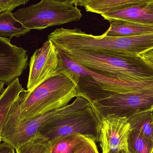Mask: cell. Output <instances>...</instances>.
I'll return each mask as SVG.
<instances>
[{
    "instance_id": "obj_29",
    "label": "cell",
    "mask_w": 153,
    "mask_h": 153,
    "mask_svg": "<svg viewBox=\"0 0 153 153\" xmlns=\"http://www.w3.org/2000/svg\"><path fill=\"white\" fill-rule=\"evenodd\" d=\"M152 109H153V108H152Z\"/></svg>"
},
{
    "instance_id": "obj_4",
    "label": "cell",
    "mask_w": 153,
    "mask_h": 153,
    "mask_svg": "<svg viewBox=\"0 0 153 153\" xmlns=\"http://www.w3.org/2000/svg\"><path fill=\"white\" fill-rule=\"evenodd\" d=\"M100 123L91 103L56 114L45 121L39 134L50 142L64 136L80 134L99 142Z\"/></svg>"
},
{
    "instance_id": "obj_24",
    "label": "cell",
    "mask_w": 153,
    "mask_h": 153,
    "mask_svg": "<svg viewBox=\"0 0 153 153\" xmlns=\"http://www.w3.org/2000/svg\"><path fill=\"white\" fill-rule=\"evenodd\" d=\"M55 2L60 3L62 4H74L76 6L78 0H48Z\"/></svg>"
},
{
    "instance_id": "obj_5",
    "label": "cell",
    "mask_w": 153,
    "mask_h": 153,
    "mask_svg": "<svg viewBox=\"0 0 153 153\" xmlns=\"http://www.w3.org/2000/svg\"><path fill=\"white\" fill-rule=\"evenodd\" d=\"M25 27L41 30L48 27L77 21L82 17L81 11L71 4H62L42 0L36 4L22 8L13 13Z\"/></svg>"
},
{
    "instance_id": "obj_2",
    "label": "cell",
    "mask_w": 153,
    "mask_h": 153,
    "mask_svg": "<svg viewBox=\"0 0 153 153\" xmlns=\"http://www.w3.org/2000/svg\"><path fill=\"white\" fill-rule=\"evenodd\" d=\"M59 51L87 70L107 77L124 80L153 79V67L139 56L122 58L72 50Z\"/></svg>"
},
{
    "instance_id": "obj_12",
    "label": "cell",
    "mask_w": 153,
    "mask_h": 153,
    "mask_svg": "<svg viewBox=\"0 0 153 153\" xmlns=\"http://www.w3.org/2000/svg\"><path fill=\"white\" fill-rule=\"evenodd\" d=\"M108 21L110 26L104 33L110 36H129L153 33V26L122 20Z\"/></svg>"
},
{
    "instance_id": "obj_26",
    "label": "cell",
    "mask_w": 153,
    "mask_h": 153,
    "mask_svg": "<svg viewBox=\"0 0 153 153\" xmlns=\"http://www.w3.org/2000/svg\"><path fill=\"white\" fill-rule=\"evenodd\" d=\"M89 1V0H78V2H77L76 6L80 5V6H82V4H83L84 3H85V2L87 1Z\"/></svg>"
},
{
    "instance_id": "obj_8",
    "label": "cell",
    "mask_w": 153,
    "mask_h": 153,
    "mask_svg": "<svg viewBox=\"0 0 153 153\" xmlns=\"http://www.w3.org/2000/svg\"><path fill=\"white\" fill-rule=\"evenodd\" d=\"M27 92L33 91L42 83L65 71L60 53L51 40L46 41L30 58Z\"/></svg>"
},
{
    "instance_id": "obj_22",
    "label": "cell",
    "mask_w": 153,
    "mask_h": 153,
    "mask_svg": "<svg viewBox=\"0 0 153 153\" xmlns=\"http://www.w3.org/2000/svg\"><path fill=\"white\" fill-rule=\"evenodd\" d=\"M138 56L153 68V48L139 54Z\"/></svg>"
},
{
    "instance_id": "obj_14",
    "label": "cell",
    "mask_w": 153,
    "mask_h": 153,
    "mask_svg": "<svg viewBox=\"0 0 153 153\" xmlns=\"http://www.w3.org/2000/svg\"><path fill=\"white\" fill-rule=\"evenodd\" d=\"M30 30L23 26L13 16L11 11L0 13V36L19 37L26 35Z\"/></svg>"
},
{
    "instance_id": "obj_16",
    "label": "cell",
    "mask_w": 153,
    "mask_h": 153,
    "mask_svg": "<svg viewBox=\"0 0 153 153\" xmlns=\"http://www.w3.org/2000/svg\"><path fill=\"white\" fill-rule=\"evenodd\" d=\"M131 128L139 131L153 142V109L137 112L128 118Z\"/></svg>"
},
{
    "instance_id": "obj_1",
    "label": "cell",
    "mask_w": 153,
    "mask_h": 153,
    "mask_svg": "<svg viewBox=\"0 0 153 153\" xmlns=\"http://www.w3.org/2000/svg\"><path fill=\"white\" fill-rule=\"evenodd\" d=\"M65 69L63 72L48 79L33 91L27 93L25 90L22 93L10 112L19 120L25 121L63 108L74 98L82 96L74 74Z\"/></svg>"
},
{
    "instance_id": "obj_18",
    "label": "cell",
    "mask_w": 153,
    "mask_h": 153,
    "mask_svg": "<svg viewBox=\"0 0 153 153\" xmlns=\"http://www.w3.org/2000/svg\"><path fill=\"white\" fill-rule=\"evenodd\" d=\"M153 142L139 131L131 130L128 140L129 153H153Z\"/></svg>"
},
{
    "instance_id": "obj_28",
    "label": "cell",
    "mask_w": 153,
    "mask_h": 153,
    "mask_svg": "<svg viewBox=\"0 0 153 153\" xmlns=\"http://www.w3.org/2000/svg\"></svg>"
},
{
    "instance_id": "obj_19",
    "label": "cell",
    "mask_w": 153,
    "mask_h": 153,
    "mask_svg": "<svg viewBox=\"0 0 153 153\" xmlns=\"http://www.w3.org/2000/svg\"><path fill=\"white\" fill-rule=\"evenodd\" d=\"M16 153H50V142L38 134L15 149Z\"/></svg>"
},
{
    "instance_id": "obj_21",
    "label": "cell",
    "mask_w": 153,
    "mask_h": 153,
    "mask_svg": "<svg viewBox=\"0 0 153 153\" xmlns=\"http://www.w3.org/2000/svg\"><path fill=\"white\" fill-rule=\"evenodd\" d=\"M30 0H0V13L13 10L21 5L25 4Z\"/></svg>"
},
{
    "instance_id": "obj_10",
    "label": "cell",
    "mask_w": 153,
    "mask_h": 153,
    "mask_svg": "<svg viewBox=\"0 0 153 153\" xmlns=\"http://www.w3.org/2000/svg\"><path fill=\"white\" fill-rule=\"evenodd\" d=\"M0 36V81L10 83L21 76L28 65L27 51Z\"/></svg>"
},
{
    "instance_id": "obj_27",
    "label": "cell",
    "mask_w": 153,
    "mask_h": 153,
    "mask_svg": "<svg viewBox=\"0 0 153 153\" xmlns=\"http://www.w3.org/2000/svg\"><path fill=\"white\" fill-rule=\"evenodd\" d=\"M118 153H129L128 151H123Z\"/></svg>"
},
{
    "instance_id": "obj_9",
    "label": "cell",
    "mask_w": 153,
    "mask_h": 153,
    "mask_svg": "<svg viewBox=\"0 0 153 153\" xmlns=\"http://www.w3.org/2000/svg\"><path fill=\"white\" fill-rule=\"evenodd\" d=\"M99 142L102 153H118L128 150V140L132 128L126 117L109 114L99 120Z\"/></svg>"
},
{
    "instance_id": "obj_25",
    "label": "cell",
    "mask_w": 153,
    "mask_h": 153,
    "mask_svg": "<svg viewBox=\"0 0 153 153\" xmlns=\"http://www.w3.org/2000/svg\"><path fill=\"white\" fill-rule=\"evenodd\" d=\"M6 83L4 81H0V98L2 94L4 91V84Z\"/></svg>"
},
{
    "instance_id": "obj_3",
    "label": "cell",
    "mask_w": 153,
    "mask_h": 153,
    "mask_svg": "<svg viewBox=\"0 0 153 153\" xmlns=\"http://www.w3.org/2000/svg\"><path fill=\"white\" fill-rule=\"evenodd\" d=\"M59 53L64 67L77 79L80 94L91 103L113 94L153 90V79L124 80L107 77L87 70Z\"/></svg>"
},
{
    "instance_id": "obj_6",
    "label": "cell",
    "mask_w": 153,
    "mask_h": 153,
    "mask_svg": "<svg viewBox=\"0 0 153 153\" xmlns=\"http://www.w3.org/2000/svg\"><path fill=\"white\" fill-rule=\"evenodd\" d=\"M91 103L85 97L78 96L71 104L58 109L35 117L28 120L22 121L14 117L9 111L5 118L1 138L15 149L36 137L42 124L51 117L69 110L76 107Z\"/></svg>"
},
{
    "instance_id": "obj_20",
    "label": "cell",
    "mask_w": 153,
    "mask_h": 153,
    "mask_svg": "<svg viewBox=\"0 0 153 153\" xmlns=\"http://www.w3.org/2000/svg\"><path fill=\"white\" fill-rule=\"evenodd\" d=\"M74 153H99L95 141L86 137L76 148Z\"/></svg>"
},
{
    "instance_id": "obj_15",
    "label": "cell",
    "mask_w": 153,
    "mask_h": 153,
    "mask_svg": "<svg viewBox=\"0 0 153 153\" xmlns=\"http://www.w3.org/2000/svg\"><path fill=\"white\" fill-rule=\"evenodd\" d=\"M153 0H89L82 5L86 11L101 14L112 8L147 3Z\"/></svg>"
},
{
    "instance_id": "obj_17",
    "label": "cell",
    "mask_w": 153,
    "mask_h": 153,
    "mask_svg": "<svg viewBox=\"0 0 153 153\" xmlns=\"http://www.w3.org/2000/svg\"><path fill=\"white\" fill-rule=\"evenodd\" d=\"M86 137L76 134L57 137L50 142V153H74Z\"/></svg>"
},
{
    "instance_id": "obj_23",
    "label": "cell",
    "mask_w": 153,
    "mask_h": 153,
    "mask_svg": "<svg viewBox=\"0 0 153 153\" xmlns=\"http://www.w3.org/2000/svg\"><path fill=\"white\" fill-rule=\"evenodd\" d=\"M15 149L7 143L0 144V153H15Z\"/></svg>"
},
{
    "instance_id": "obj_11",
    "label": "cell",
    "mask_w": 153,
    "mask_h": 153,
    "mask_svg": "<svg viewBox=\"0 0 153 153\" xmlns=\"http://www.w3.org/2000/svg\"><path fill=\"white\" fill-rule=\"evenodd\" d=\"M100 15L108 21L122 20L153 26V1L112 8Z\"/></svg>"
},
{
    "instance_id": "obj_7",
    "label": "cell",
    "mask_w": 153,
    "mask_h": 153,
    "mask_svg": "<svg viewBox=\"0 0 153 153\" xmlns=\"http://www.w3.org/2000/svg\"><path fill=\"white\" fill-rule=\"evenodd\" d=\"M91 104L99 120L109 114L128 118L137 112L153 108V90L113 94L93 101Z\"/></svg>"
},
{
    "instance_id": "obj_13",
    "label": "cell",
    "mask_w": 153,
    "mask_h": 153,
    "mask_svg": "<svg viewBox=\"0 0 153 153\" xmlns=\"http://www.w3.org/2000/svg\"><path fill=\"white\" fill-rule=\"evenodd\" d=\"M25 91L18 77L9 83L0 98V144L4 124L9 111L21 94Z\"/></svg>"
}]
</instances>
